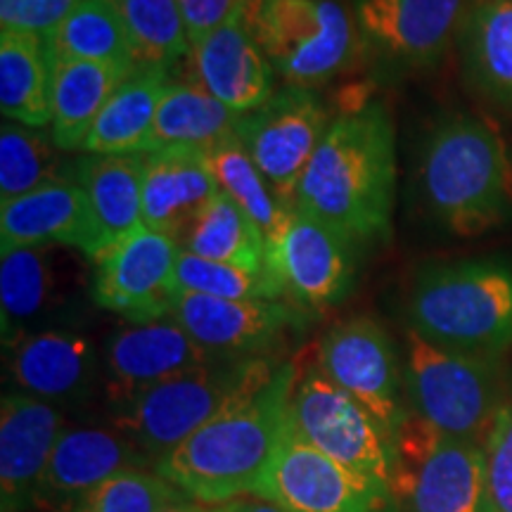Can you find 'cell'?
<instances>
[{"label":"cell","instance_id":"cell-1","mask_svg":"<svg viewBox=\"0 0 512 512\" xmlns=\"http://www.w3.org/2000/svg\"><path fill=\"white\" fill-rule=\"evenodd\" d=\"M396 131L382 102H363L332 117L299 183L294 209L316 216L356 247L392 238Z\"/></svg>","mask_w":512,"mask_h":512},{"label":"cell","instance_id":"cell-2","mask_svg":"<svg viewBox=\"0 0 512 512\" xmlns=\"http://www.w3.org/2000/svg\"><path fill=\"white\" fill-rule=\"evenodd\" d=\"M299 370L283 363L252 399L228 408L159 460L155 470L202 505L254 496L290 425V401Z\"/></svg>","mask_w":512,"mask_h":512},{"label":"cell","instance_id":"cell-3","mask_svg":"<svg viewBox=\"0 0 512 512\" xmlns=\"http://www.w3.org/2000/svg\"><path fill=\"white\" fill-rule=\"evenodd\" d=\"M427 211L453 235H482L512 221V159L498 128L451 114L425 138L418 162Z\"/></svg>","mask_w":512,"mask_h":512},{"label":"cell","instance_id":"cell-4","mask_svg":"<svg viewBox=\"0 0 512 512\" xmlns=\"http://www.w3.org/2000/svg\"><path fill=\"white\" fill-rule=\"evenodd\" d=\"M280 366L271 356L216 358L117 408L112 425L157 465L207 422L259 394Z\"/></svg>","mask_w":512,"mask_h":512},{"label":"cell","instance_id":"cell-5","mask_svg":"<svg viewBox=\"0 0 512 512\" xmlns=\"http://www.w3.org/2000/svg\"><path fill=\"white\" fill-rule=\"evenodd\" d=\"M408 320L439 347L498 358L512 344V268L489 259L425 268L408 297Z\"/></svg>","mask_w":512,"mask_h":512},{"label":"cell","instance_id":"cell-6","mask_svg":"<svg viewBox=\"0 0 512 512\" xmlns=\"http://www.w3.org/2000/svg\"><path fill=\"white\" fill-rule=\"evenodd\" d=\"M403 380L411 411L439 432L486 446L503 401V368L496 356L444 349L406 330Z\"/></svg>","mask_w":512,"mask_h":512},{"label":"cell","instance_id":"cell-7","mask_svg":"<svg viewBox=\"0 0 512 512\" xmlns=\"http://www.w3.org/2000/svg\"><path fill=\"white\" fill-rule=\"evenodd\" d=\"M242 19L285 86L313 91L363 50L356 19L339 0H245Z\"/></svg>","mask_w":512,"mask_h":512},{"label":"cell","instance_id":"cell-8","mask_svg":"<svg viewBox=\"0 0 512 512\" xmlns=\"http://www.w3.org/2000/svg\"><path fill=\"white\" fill-rule=\"evenodd\" d=\"M392 494L406 512H494L484 446L411 411L394 432Z\"/></svg>","mask_w":512,"mask_h":512},{"label":"cell","instance_id":"cell-9","mask_svg":"<svg viewBox=\"0 0 512 512\" xmlns=\"http://www.w3.org/2000/svg\"><path fill=\"white\" fill-rule=\"evenodd\" d=\"M290 422L306 444L392 489L394 434L318 368L294 384Z\"/></svg>","mask_w":512,"mask_h":512},{"label":"cell","instance_id":"cell-10","mask_svg":"<svg viewBox=\"0 0 512 512\" xmlns=\"http://www.w3.org/2000/svg\"><path fill=\"white\" fill-rule=\"evenodd\" d=\"M332 117L311 88L285 86L259 110L238 121L235 136L271 185L278 200L294 209L299 183L316 155Z\"/></svg>","mask_w":512,"mask_h":512},{"label":"cell","instance_id":"cell-11","mask_svg":"<svg viewBox=\"0 0 512 512\" xmlns=\"http://www.w3.org/2000/svg\"><path fill=\"white\" fill-rule=\"evenodd\" d=\"M356 245L302 209H292L266 240V268L285 302L302 311L342 304L356 278Z\"/></svg>","mask_w":512,"mask_h":512},{"label":"cell","instance_id":"cell-12","mask_svg":"<svg viewBox=\"0 0 512 512\" xmlns=\"http://www.w3.org/2000/svg\"><path fill=\"white\" fill-rule=\"evenodd\" d=\"M290 512H389L392 489L320 453L292 430L280 439L256 494Z\"/></svg>","mask_w":512,"mask_h":512},{"label":"cell","instance_id":"cell-13","mask_svg":"<svg viewBox=\"0 0 512 512\" xmlns=\"http://www.w3.org/2000/svg\"><path fill=\"white\" fill-rule=\"evenodd\" d=\"M316 368L363 403L392 434L406 420V380L399 354L392 337L375 318L356 316L332 325L320 337Z\"/></svg>","mask_w":512,"mask_h":512},{"label":"cell","instance_id":"cell-14","mask_svg":"<svg viewBox=\"0 0 512 512\" xmlns=\"http://www.w3.org/2000/svg\"><path fill=\"white\" fill-rule=\"evenodd\" d=\"M181 245L140 226L93 259V302L131 323L171 316Z\"/></svg>","mask_w":512,"mask_h":512},{"label":"cell","instance_id":"cell-15","mask_svg":"<svg viewBox=\"0 0 512 512\" xmlns=\"http://www.w3.org/2000/svg\"><path fill=\"white\" fill-rule=\"evenodd\" d=\"M475 0H356L363 50L399 69H430L458 43Z\"/></svg>","mask_w":512,"mask_h":512},{"label":"cell","instance_id":"cell-16","mask_svg":"<svg viewBox=\"0 0 512 512\" xmlns=\"http://www.w3.org/2000/svg\"><path fill=\"white\" fill-rule=\"evenodd\" d=\"M216 361L171 316L126 320L102 344V387L114 411L147 389Z\"/></svg>","mask_w":512,"mask_h":512},{"label":"cell","instance_id":"cell-17","mask_svg":"<svg viewBox=\"0 0 512 512\" xmlns=\"http://www.w3.org/2000/svg\"><path fill=\"white\" fill-rule=\"evenodd\" d=\"M306 311L290 302L219 299L178 292L171 318L216 358L268 356L287 330L299 328Z\"/></svg>","mask_w":512,"mask_h":512},{"label":"cell","instance_id":"cell-18","mask_svg":"<svg viewBox=\"0 0 512 512\" xmlns=\"http://www.w3.org/2000/svg\"><path fill=\"white\" fill-rule=\"evenodd\" d=\"M8 351V370L19 394L57 408L91 401L102 384V351L93 339L67 328H46L19 337Z\"/></svg>","mask_w":512,"mask_h":512},{"label":"cell","instance_id":"cell-19","mask_svg":"<svg viewBox=\"0 0 512 512\" xmlns=\"http://www.w3.org/2000/svg\"><path fill=\"white\" fill-rule=\"evenodd\" d=\"M136 467H155L117 427H64L50 456L38 503L55 512H72L107 479Z\"/></svg>","mask_w":512,"mask_h":512},{"label":"cell","instance_id":"cell-20","mask_svg":"<svg viewBox=\"0 0 512 512\" xmlns=\"http://www.w3.org/2000/svg\"><path fill=\"white\" fill-rule=\"evenodd\" d=\"M62 430V408L19 392L3 396L0 403L3 512H22L38 503V491Z\"/></svg>","mask_w":512,"mask_h":512},{"label":"cell","instance_id":"cell-21","mask_svg":"<svg viewBox=\"0 0 512 512\" xmlns=\"http://www.w3.org/2000/svg\"><path fill=\"white\" fill-rule=\"evenodd\" d=\"M69 247H17L0 259V325L3 344L46 330L43 320L67 304L76 278L69 268L76 264Z\"/></svg>","mask_w":512,"mask_h":512},{"label":"cell","instance_id":"cell-22","mask_svg":"<svg viewBox=\"0 0 512 512\" xmlns=\"http://www.w3.org/2000/svg\"><path fill=\"white\" fill-rule=\"evenodd\" d=\"M195 81L238 117L259 110L275 93V72L247 29L242 10L192 46Z\"/></svg>","mask_w":512,"mask_h":512},{"label":"cell","instance_id":"cell-23","mask_svg":"<svg viewBox=\"0 0 512 512\" xmlns=\"http://www.w3.org/2000/svg\"><path fill=\"white\" fill-rule=\"evenodd\" d=\"M207 152L164 147L143 152V226L181 245L192 223L219 195Z\"/></svg>","mask_w":512,"mask_h":512},{"label":"cell","instance_id":"cell-24","mask_svg":"<svg viewBox=\"0 0 512 512\" xmlns=\"http://www.w3.org/2000/svg\"><path fill=\"white\" fill-rule=\"evenodd\" d=\"M17 247H69L93 259L95 233L86 190L76 181H60L0 204V249Z\"/></svg>","mask_w":512,"mask_h":512},{"label":"cell","instance_id":"cell-25","mask_svg":"<svg viewBox=\"0 0 512 512\" xmlns=\"http://www.w3.org/2000/svg\"><path fill=\"white\" fill-rule=\"evenodd\" d=\"M76 183L86 190L91 204L93 259L143 226V152L81 157Z\"/></svg>","mask_w":512,"mask_h":512},{"label":"cell","instance_id":"cell-26","mask_svg":"<svg viewBox=\"0 0 512 512\" xmlns=\"http://www.w3.org/2000/svg\"><path fill=\"white\" fill-rule=\"evenodd\" d=\"M55 62L50 38L0 29V110L5 119L31 128L50 126Z\"/></svg>","mask_w":512,"mask_h":512},{"label":"cell","instance_id":"cell-27","mask_svg":"<svg viewBox=\"0 0 512 512\" xmlns=\"http://www.w3.org/2000/svg\"><path fill=\"white\" fill-rule=\"evenodd\" d=\"M458 50L472 91L512 114V0H475Z\"/></svg>","mask_w":512,"mask_h":512},{"label":"cell","instance_id":"cell-28","mask_svg":"<svg viewBox=\"0 0 512 512\" xmlns=\"http://www.w3.org/2000/svg\"><path fill=\"white\" fill-rule=\"evenodd\" d=\"M136 69L112 62L57 60L50 136L62 152H81L107 100Z\"/></svg>","mask_w":512,"mask_h":512},{"label":"cell","instance_id":"cell-29","mask_svg":"<svg viewBox=\"0 0 512 512\" xmlns=\"http://www.w3.org/2000/svg\"><path fill=\"white\" fill-rule=\"evenodd\" d=\"M171 79L166 69L138 67L114 95L88 133L86 155H140L147 152L159 102Z\"/></svg>","mask_w":512,"mask_h":512},{"label":"cell","instance_id":"cell-30","mask_svg":"<svg viewBox=\"0 0 512 512\" xmlns=\"http://www.w3.org/2000/svg\"><path fill=\"white\" fill-rule=\"evenodd\" d=\"M240 117L216 100L202 83L171 81L159 102L147 152L164 147H190L207 152L233 138Z\"/></svg>","mask_w":512,"mask_h":512},{"label":"cell","instance_id":"cell-31","mask_svg":"<svg viewBox=\"0 0 512 512\" xmlns=\"http://www.w3.org/2000/svg\"><path fill=\"white\" fill-rule=\"evenodd\" d=\"M79 162H64L62 150L43 128L3 121L0 128V204L15 202L43 185L76 181Z\"/></svg>","mask_w":512,"mask_h":512},{"label":"cell","instance_id":"cell-32","mask_svg":"<svg viewBox=\"0 0 512 512\" xmlns=\"http://www.w3.org/2000/svg\"><path fill=\"white\" fill-rule=\"evenodd\" d=\"M181 249L245 271H268L264 233L223 190L209 202L200 219L192 223Z\"/></svg>","mask_w":512,"mask_h":512},{"label":"cell","instance_id":"cell-33","mask_svg":"<svg viewBox=\"0 0 512 512\" xmlns=\"http://www.w3.org/2000/svg\"><path fill=\"white\" fill-rule=\"evenodd\" d=\"M57 60L112 62L138 69L131 36L114 0H83L50 36Z\"/></svg>","mask_w":512,"mask_h":512},{"label":"cell","instance_id":"cell-34","mask_svg":"<svg viewBox=\"0 0 512 512\" xmlns=\"http://www.w3.org/2000/svg\"><path fill=\"white\" fill-rule=\"evenodd\" d=\"M131 36L138 67L171 69L190 57L192 43L178 0H114Z\"/></svg>","mask_w":512,"mask_h":512},{"label":"cell","instance_id":"cell-35","mask_svg":"<svg viewBox=\"0 0 512 512\" xmlns=\"http://www.w3.org/2000/svg\"><path fill=\"white\" fill-rule=\"evenodd\" d=\"M207 162L219 188L259 226L266 240L273 238L292 209L278 200L240 138L233 136L211 147L207 150Z\"/></svg>","mask_w":512,"mask_h":512},{"label":"cell","instance_id":"cell-36","mask_svg":"<svg viewBox=\"0 0 512 512\" xmlns=\"http://www.w3.org/2000/svg\"><path fill=\"white\" fill-rule=\"evenodd\" d=\"M178 292L207 294L219 299H268V302H285L283 290L271 273H254L245 268L209 261L202 256L183 252L176 264Z\"/></svg>","mask_w":512,"mask_h":512},{"label":"cell","instance_id":"cell-37","mask_svg":"<svg viewBox=\"0 0 512 512\" xmlns=\"http://www.w3.org/2000/svg\"><path fill=\"white\" fill-rule=\"evenodd\" d=\"M183 494L155 467H136L107 479L72 512H162Z\"/></svg>","mask_w":512,"mask_h":512},{"label":"cell","instance_id":"cell-38","mask_svg":"<svg viewBox=\"0 0 512 512\" xmlns=\"http://www.w3.org/2000/svg\"><path fill=\"white\" fill-rule=\"evenodd\" d=\"M484 451L491 508L494 512H512V394L496 415Z\"/></svg>","mask_w":512,"mask_h":512},{"label":"cell","instance_id":"cell-39","mask_svg":"<svg viewBox=\"0 0 512 512\" xmlns=\"http://www.w3.org/2000/svg\"><path fill=\"white\" fill-rule=\"evenodd\" d=\"M83 0H0V29L50 38Z\"/></svg>","mask_w":512,"mask_h":512},{"label":"cell","instance_id":"cell-40","mask_svg":"<svg viewBox=\"0 0 512 512\" xmlns=\"http://www.w3.org/2000/svg\"><path fill=\"white\" fill-rule=\"evenodd\" d=\"M178 3H181L190 43L195 46L204 36L238 15L245 0H178Z\"/></svg>","mask_w":512,"mask_h":512},{"label":"cell","instance_id":"cell-41","mask_svg":"<svg viewBox=\"0 0 512 512\" xmlns=\"http://www.w3.org/2000/svg\"><path fill=\"white\" fill-rule=\"evenodd\" d=\"M214 512H290V510L280 508L278 503H271L259 496H240L235 498V501L214 505Z\"/></svg>","mask_w":512,"mask_h":512},{"label":"cell","instance_id":"cell-42","mask_svg":"<svg viewBox=\"0 0 512 512\" xmlns=\"http://www.w3.org/2000/svg\"><path fill=\"white\" fill-rule=\"evenodd\" d=\"M162 512H214V505H202V503L190 501L188 496H181L178 501L166 505Z\"/></svg>","mask_w":512,"mask_h":512}]
</instances>
